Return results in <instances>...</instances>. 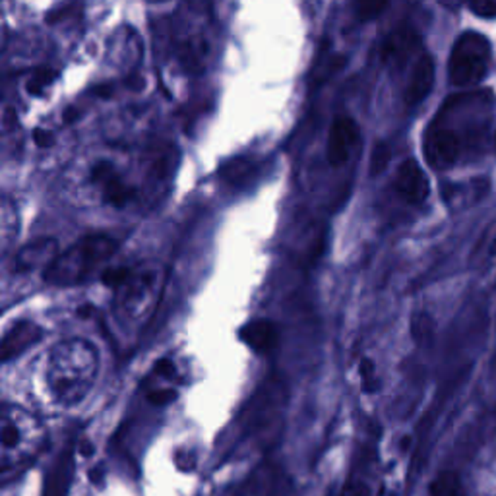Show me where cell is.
I'll use <instances>...</instances> for the list:
<instances>
[{
	"mask_svg": "<svg viewBox=\"0 0 496 496\" xmlns=\"http://www.w3.org/2000/svg\"><path fill=\"white\" fill-rule=\"evenodd\" d=\"M491 61V45L485 35L477 31H466L458 38L448 73L454 86H474L485 78Z\"/></svg>",
	"mask_w": 496,
	"mask_h": 496,
	"instance_id": "obj_2",
	"label": "cell"
},
{
	"mask_svg": "<svg viewBox=\"0 0 496 496\" xmlns=\"http://www.w3.org/2000/svg\"><path fill=\"white\" fill-rule=\"evenodd\" d=\"M56 80V73L55 70H49V68H41L35 73L26 84V90L30 96H41L45 88H49L53 81Z\"/></svg>",
	"mask_w": 496,
	"mask_h": 496,
	"instance_id": "obj_17",
	"label": "cell"
},
{
	"mask_svg": "<svg viewBox=\"0 0 496 496\" xmlns=\"http://www.w3.org/2000/svg\"><path fill=\"white\" fill-rule=\"evenodd\" d=\"M359 372L363 378V386L367 392L376 389V374H374V363L371 359H363L359 364Z\"/></svg>",
	"mask_w": 496,
	"mask_h": 496,
	"instance_id": "obj_21",
	"label": "cell"
},
{
	"mask_svg": "<svg viewBox=\"0 0 496 496\" xmlns=\"http://www.w3.org/2000/svg\"><path fill=\"white\" fill-rule=\"evenodd\" d=\"M432 84H434V61L431 55H423L419 56L415 66H413L409 84L406 88V103L409 107L427 99V96L432 90Z\"/></svg>",
	"mask_w": 496,
	"mask_h": 496,
	"instance_id": "obj_10",
	"label": "cell"
},
{
	"mask_svg": "<svg viewBox=\"0 0 496 496\" xmlns=\"http://www.w3.org/2000/svg\"><path fill=\"white\" fill-rule=\"evenodd\" d=\"M68 467H70V462H68V459H64L63 469L58 471V475H56V479H55V485H53L51 491H49V496H63V494H64L66 481H68Z\"/></svg>",
	"mask_w": 496,
	"mask_h": 496,
	"instance_id": "obj_25",
	"label": "cell"
},
{
	"mask_svg": "<svg viewBox=\"0 0 496 496\" xmlns=\"http://www.w3.org/2000/svg\"><path fill=\"white\" fill-rule=\"evenodd\" d=\"M254 169L256 167L251 159L237 158V159H231L227 165H223V167L219 169V175H221V179L229 184H241L254 173Z\"/></svg>",
	"mask_w": 496,
	"mask_h": 496,
	"instance_id": "obj_15",
	"label": "cell"
},
{
	"mask_svg": "<svg viewBox=\"0 0 496 496\" xmlns=\"http://www.w3.org/2000/svg\"><path fill=\"white\" fill-rule=\"evenodd\" d=\"M156 371H158V372H161V374H165V376H173V371H175V367H173V363H171V361H167V359H163V361H159V363H158V367H156Z\"/></svg>",
	"mask_w": 496,
	"mask_h": 496,
	"instance_id": "obj_29",
	"label": "cell"
},
{
	"mask_svg": "<svg viewBox=\"0 0 496 496\" xmlns=\"http://www.w3.org/2000/svg\"><path fill=\"white\" fill-rule=\"evenodd\" d=\"M389 158H392V151H389L388 144L381 141L374 150H372V158H371V175H381L386 171Z\"/></svg>",
	"mask_w": 496,
	"mask_h": 496,
	"instance_id": "obj_19",
	"label": "cell"
},
{
	"mask_svg": "<svg viewBox=\"0 0 496 496\" xmlns=\"http://www.w3.org/2000/svg\"><path fill=\"white\" fill-rule=\"evenodd\" d=\"M148 399H150V404H153V406H167V404H171V401L176 399V392L171 388L156 389V392L148 394Z\"/></svg>",
	"mask_w": 496,
	"mask_h": 496,
	"instance_id": "obj_24",
	"label": "cell"
},
{
	"mask_svg": "<svg viewBox=\"0 0 496 496\" xmlns=\"http://www.w3.org/2000/svg\"><path fill=\"white\" fill-rule=\"evenodd\" d=\"M494 246H496V244H494Z\"/></svg>",
	"mask_w": 496,
	"mask_h": 496,
	"instance_id": "obj_32",
	"label": "cell"
},
{
	"mask_svg": "<svg viewBox=\"0 0 496 496\" xmlns=\"http://www.w3.org/2000/svg\"><path fill=\"white\" fill-rule=\"evenodd\" d=\"M18 440H20V432H18V429L14 427V424H6V427L3 429V444H4V448L16 446Z\"/></svg>",
	"mask_w": 496,
	"mask_h": 496,
	"instance_id": "obj_28",
	"label": "cell"
},
{
	"mask_svg": "<svg viewBox=\"0 0 496 496\" xmlns=\"http://www.w3.org/2000/svg\"><path fill=\"white\" fill-rule=\"evenodd\" d=\"M239 338L246 347H251L258 355H266L271 349L278 346V328L271 321H252L241 328Z\"/></svg>",
	"mask_w": 496,
	"mask_h": 496,
	"instance_id": "obj_11",
	"label": "cell"
},
{
	"mask_svg": "<svg viewBox=\"0 0 496 496\" xmlns=\"http://www.w3.org/2000/svg\"><path fill=\"white\" fill-rule=\"evenodd\" d=\"M396 192L409 204H423L429 196V179L417 161L407 159L399 165L396 173Z\"/></svg>",
	"mask_w": 496,
	"mask_h": 496,
	"instance_id": "obj_6",
	"label": "cell"
},
{
	"mask_svg": "<svg viewBox=\"0 0 496 496\" xmlns=\"http://www.w3.org/2000/svg\"><path fill=\"white\" fill-rule=\"evenodd\" d=\"M210 55V45L202 35H191L179 45V61L186 73L200 74L206 68Z\"/></svg>",
	"mask_w": 496,
	"mask_h": 496,
	"instance_id": "obj_13",
	"label": "cell"
},
{
	"mask_svg": "<svg viewBox=\"0 0 496 496\" xmlns=\"http://www.w3.org/2000/svg\"><path fill=\"white\" fill-rule=\"evenodd\" d=\"M56 241L55 239H38L31 241L26 246L20 248V252L12 260V271L14 274H23L38 266L49 268L56 254Z\"/></svg>",
	"mask_w": 496,
	"mask_h": 496,
	"instance_id": "obj_8",
	"label": "cell"
},
{
	"mask_svg": "<svg viewBox=\"0 0 496 496\" xmlns=\"http://www.w3.org/2000/svg\"><path fill=\"white\" fill-rule=\"evenodd\" d=\"M359 140V126L351 119V116H336L329 126L328 133V148H326V158L332 167H341L346 165L351 150L357 146Z\"/></svg>",
	"mask_w": 496,
	"mask_h": 496,
	"instance_id": "obj_4",
	"label": "cell"
},
{
	"mask_svg": "<svg viewBox=\"0 0 496 496\" xmlns=\"http://www.w3.org/2000/svg\"><path fill=\"white\" fill-rule=\"evenodd\" d=\"M33 140L39 148H51L55 146V134L47 128H35L33 130Z\"/></svg>",
	"mask_w": 496,
	"mask_h": 496,
	"instance_id": "obj_27",
	"label": "cell"
},
{
	"mask_svg": "<svg viewBox=\"0 0 496 496\" xmlns=\"http://www.w3.org/2000/svg\"><path fill=\"white\" fill-rule=\"evenodd\" d=\"M130 278H133V271L128 268H109L103 271L101 281L107 287H123L126 281H130Z\"/></svg>",
	"mask_w": 496,
	"mask_h": 496,
	"instance_id": "obj_20",
	"label": "cell"
},
{
	"mask_svg": "<svg viewBox=\"0 0 496 496\" xmlns=\"http://www.w3.org/2000/svg\"><path fill=\"white\" fill-rule=\"evenodd\" d=\"M41 328L33 322H18L12 326L6 336L3 338V347H0V357L3 361H10L18 355H21L23 351L31 347L33 344H38L41 338Z\"/></svg>",
	"mask_w": 496,
	"mask_h": 496,
	"instance_id": "obj_9",
	"label": "cell"
},
{
	"mask_svg": "<svg viewBox=\"0 0 496 496\" xmlns=\"http://www.w3.org/2000/svg\"><path fill=\"white\" fill-rule=\"evenodd\" d=\"M93 93H96V96H101V98H109L111 96V86H99L93 90Z\"/></svg>",
	"mask_w": 496,
	"mask_h": 496,
	"instance_id": "obj_30",
	"label": "cell"
},
{
	"mask_svg": "<svg viewBox=\"0 0 496 496\" xmlns=\"http://www.w3.org/2000/svg\"><path fill=\"white\" fill-rule=\"evenodd\" d=\"M462 151V140L450 128L434 126L424 136V158L434 169H446L454 165Z\"/></svg>",
	"mask_w": 496,
	"mask_h": 496,
	"instance_id": "obj_3",
	"label": "cell"
},
{
	"mask_svg": "<svg viewBox=\"0 0 496 496\" xmlns=\"http://www.w3.org/2000/svg\"><path fill=\"white\" fill-rule=\"evenodd\" d=\"M494 148H496V134H494Z\"/></svg>",
	"mask_w": 496,
	"mask_h": 496,
	"instance_id": "obj_31",
	"label": "cell"
},
{
	"mask_svg": "<svg viewBox=\"0 0 496 496\" xmlns=\"http://www.w3.org/2000/svg\"><path fill=\"white\" fill-rule=\"evenodd\" d=\"M91 181L101 188L103 200L115 208H124L134 198V188L128 186L111 163L99 161L93 165Z\"/></svg>",
	"mask_w": 496,
	"mask_h": 496,
	"instance_id": "obj_5",
	"label": "cell"
},
{
	"mask_svg": "<svg viewBox=\"0 0 496 496\" xmlns=\"http://www.w3.org/2000/svg\"><path fill=\"white\" fill-rule=\"evenodd\" d=\"M469 10L475 12L479 18H496V0H481V3H471Z\"/></svg>",
	"mask_w": 496,
	"mask_h": 496,
	"instance_id": "obj_23",
	"label": "cell"
},
{
	"mask_svg": "<svg viewBox=\"0 0 496 496\" xmlns=\"http://www.w3.org/2000/svg\"><path fill=\"white\" fill-rule=\"evenodd\" d=\"M346 66V56L344 55H332V56H328L326 61H322L321 64H318L314 70H312V74L309 78V88L311 90H316V88H321L324 81H328L329 78H332L336 73H339L341 68Z\"/></svg>",
	"mask_w": 496,
	"mask_h": 496,
	"instance_id": "obj_14",
	"label": "cell"
},
{
	"mask_svg": "<svg viewBox=\"0 0 496 496\" xmlns=\"http://www.w3.org/2000/svg\"><path fill=\"white\" fill-rule=\"evenodd\" d=\"M419 47V33L411 26H398L382 43L381 58L388 66L404 64Z\"/></svg>",
	"mask_w": 496,
	"mask_h": 496,
	"instance_id": "obj_7",
	"label": "cell"
},
{
	"mask_svg": "<svg viewBox=\"0 0 496 496\" xmlns=\"http://www.w3.org/2000/svg\"><path fill=\"white\" fill-rule=\"evenodd\" d=\"M339 496H371L369 485H364L363 481H349L347 485L341 489Z\"/></svg>",
	"mask_w": 496,
	"mask_h": 496,
	"instance_id": "obj_26",
	"label": "cell"
},
{
	"mask_svg": "<svg viewBox=\"0 0 496 496\" xmlns=\"http://www.w3.org/2000/svg\"><path fill=\"white\" fill-rule=\"evenodd\" d=\"M386 8H388L386 3H361V4H357V16H359V20L367 21V20L381 16V12H384Z\"/></svg>",
	"mask_w": 496,
	"mask_h": 496,
	"instance_id": "obj_22",
	"label": "cell"
},
{
	"mask_svg": "<svg viewBox=\"0 0 496 496\" xmlns=\"http://www.w3.org/2000/svg\"><path fill=\"white\" fill-rule=\"evenodd\" d=\"M411 332H413V338L417 339V344H424V341H431L432 332H434V324L431 321V316L417 314L415 318H413Z\"/></svg>",
	"mask_w": 496,
	"mask_h": 496,
	"instance_id": "obj_18",
	"label": "cell"
},
{
	"mask_svg": "<svg viewBox=\"0 0 496 496\" xmlns=\"http://www.w3.org/2000/svg\"><path fill=\"white\" fill-rule=\"evenodd\" d=\"M431 496H466V492L459 477L452 471H446L431 483Z\"/></svg>",
	"mask_w": 496,
	"mask_h": 496,
	"instance_id": "obj_16",
	"label": "cell"
},
{
	"mask_svg": "<svg viewBox=\"0 0 496 496\" xmlns=\"http://www.w3.org/2000/svg\"><path fill=\"white\" fill-rule=\"evenodd\" d=\"M119 243L109 235H88V237L74 243L68 251L58 254L49 268H45L43 279L49 286L70 287L86 281L88 276L99 264L116 252Z\"/></svg>",
	"mask_w": 496,
	"mask_h": 496,
	"instance_id": "obj_1",
	"label": "cell"
},
{
	"mask_svg": "<svg viewBox=\"0 0 496 496\" xmlns=\"http://www.w3.org/2000/svg\"><path fill=\"white\" fill-rule=\"evenodd\" d=\"M279 386L266 388L262 392V399L254 401L251 409V415H248V429L251 431H268L269 424H274L279 417Z\"/></svg>",
	"mask_w": 496,
	"mask_h": 496,
	"instance_id": "obj_12",
	"label": "cell"
}]
</instances>
